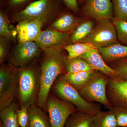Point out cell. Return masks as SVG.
I'll return each instance as SVG.
<instances>
[{
	"label": "cell",
	"instance_id": "cell-28",
	"mask_svg": "<svg viewBox=\"0 0 127 127\" xmlns=\"http://www.w3.org/2000/svg\"><path fill=\"white\" fill-rule=\"evenodd\" d=\"M109 110L115 114L118 127H127V109L112 106Z\"/></svg>",
	"mask_w": 127,
	"mask_h": 127
},
{
	"label": "cell",
	"instance_id": "cell-30",
	"mask_svg": "<svg viewBox=\"0 0 127 127\" xmlns=\"http://www.w3.org/2000/svg\"><path fill=\"white\" fill-rule=\"evenodd\" d=\"M16 117L20 127H28L29 125V115L28 108L21 106L16 111Z\"/></svg>",
	"mask_w": 127,
	"mask_h": 127
},
{
	"label": "cell",
	"instance_id": "cell-31",
	"mask_svg": "<svg viewBox=\"0 0 127 127\" xmlns=\"http://www.w3.org/2000/svg\"><path fill=\"white\" fill-rule=\"evenodd\" d=\"M10 41L5 37L0 38V63L2 64L5 61L9 51V43Z\"/></svg>",
	"mask_w": 127,
	"mask_h": 127
},
{
	"label": "cell",
	"instance_id": "cell-17",
	"mask_svg": "<svg viewBox=\"0 0 127 127\" xmlns=\"http://www.w3.org/2000/svg\"><path fill=\"white\" fill-rule=\"evenodd\" d=\"M96 71L66 73L61 76L71 86L79 91L87 84Z\"/></svg>",
	"mask_w": 127,
	"mask_h": 127
},
{
	"label": "cell",
	"instance_id": "cell-22",
	"mask_svg": "<svg viewBox=\"0 0 127 127\" xmlns=\"http://www.w3.org/2000/svg\"><path fill=\"white\" fill-rule=\"evenodd\" d=\"M16 28L9 20L7 15L2 11L0 12V36L10 41H15L17 39Z\"/></svg>",
	"mask_w": 127,
	"mask_h": 127
},
{
	"label": "cell",
	"instance_id": "cell-13",
	"mask_svg": "<svg viewBox=\"0 0 127 127\" xmlns=\"http://www.w3.org/2000/svg\"><path fill=\"white\" fill-rule=\"evenodd\" d=\"M106 95L112 106L127 109V80L109 78Z\"/></svg>",
	"mask_w": 127,
	"mask_h": 127
},
{
	"label": "cell",
	"instance_id": "cell-5",
	"mask_svg": "<svg viewBox=\"0 0 127 127\" xmlns=\"http://www.w3.org/2000/svg\"><path fill=\"white\" fill-rule=\"evenodd\" d=\"M109 78L96 71L87 84L79 91V93L87 101L98 103L109 110L112 106L106 95V87Z\"/></svg>",
	"mask_w": 127,
	"mask_h": 127
},
{
	"label": "cell",
	"instance_id": "cell-12",
	"mask_svg": "<svg viewBox=\"0 0 127 127\" xmlns=\"http://www.w3.org/2000/svg\"><path fill=\"white\" fill-rule=\"evenodd\" d=\"M51 17L28 19L18 22L16 26L18 43L35 41L42 31L43 25Z\"/></svg>",
	"mask_w": 127,
	"mask_h": 127
},
{
	"label": "cell",
	"instance_id": "cell-11",
	"mask_svg": "<svg viewBox=\"0 0 127 127\" xmlns=\"http://www.w3.org/2000/svg\"><path fill=\"white\" fill-rule=\"evenodd\" d=\"M70 33L52 29L42 31L35 42L45 53L63 49L70 41Z\"/></svg>",
	"mask_w": 127,
	"mask_h": 127
},
{
	"label": "cell",
	"instance_id": "cell-34",
	"mask_svg": "<svg viewBox=\"0 0 127 127\" xmlns=\"http://www.w3.org/2000/svg\"><path fill=\"white\" fill-rule=\"evenodd\" d=\"M84 1H85V0H77L78 2L79 5L83 4Z\"/></svg>",
	"mask_w": 127,
	"mask_h": 127
},
{
	"label": "cell",
	"instance_id": "cell-27",
	"mask_svg": "<svg viewBox=\"0 0 127 127\" xmlns=\"http://www.w3.org/2000/svg\"><path fill=\"white\" fill-rule=\"evenodd\" d=\"M115 17L127 21V0H111Z\"/></svg>",
	"mask_w": 127,
	"mask_h": 127
},
{
	"label": "cell",
	"instance_id": "cell-21",
	"mask_svg": "<svg viewBox=\"0 0 127 127\" xmlns=\"http://www.w3.org/2000/svg\"><path fill=\"white\" fill-rule=\"evenodd\" d=\"M93 127H118L113 112L101 110L93 115Z\"/></svg>",
	"mask_w": 127,
	"mask_h": 127
},
{
	"label": "cell",
	"instance_id": "cell-6",
	"mask_svg": "<svg viewBox=\"0 0 127 127\" xmlns=\"http://www.w3.org/2000/svg\"><path fill=\"white\" fill-rule=\"evenodd\" d=\"M97 22V25L81 42L91 43L97 49L117 43L116 28L109 20Z\"/></svg>",
	"mask_w": 127,
	"mask_h": 127
},
{
	"label": "cell",
	"instance_id": "cell-23",
	"mask_svg": "<svg viewBox=\"0 0 127 127\" xmlns=\"http://www.w3.org/2000/svg\"><path fill=\"white\" fill-rule=\"evenodd\" d=\"M17 104L14 102L0 111V120L5 127H20L17 119Z\"/></svg>",
	"mask_w": 127,
	"mask_h": 127
},
{
	"label": "cell",
	"instance_id": "cell-32",
	"mask_svg": "<svg viewBox=\"0 0 127 127\" xmlns=\"http://www.w3.org/2000/svg\"><path fill=\"white\" fill-rule=\"evenodd\" d=\"M68 9L75 13H77L79 11V5L77 0H61Z\"/></svg>",
	"mask_w": 127,
	"mask_h": 127
},
{
	"label": "cell",
	"instance_id": "cell-18",
	"mask_svg": "<svg viewBox=\"0 0 127 127\" xmlns=\"http://www.w3.org/2000/svg\"><path fill=\"white\" fill-rule=\"evenodd\" d=\"M28 109L29 127H51L49 119L41 108L34 104Z\"/></svg>",
	"mask_w": 127,
	"mask_h": 127
},
{
	"label": "cell",
	"instance_id": "cell-8",
	"mask_svg": "<svg viewBox=\"0 0 127 127\" xmlns=\"http://www.w3.org/2000/svg\"><path fill=\"white\" fill-rule=\"evenodd\" d=\"M58 8L57 0H37L14 14L13 18L14 20L19 22L33 18H51L56 14Z\"/></svg>",
	"mask_w": 127,
	"mask_h": 127
},
{
	"label": "cell",
	"instance_id": "cell-16",
	"mask_svg": "<svg viewBox=\"0 0 127 127\" xmlns=\"http://www.w3.org/2000/svg\"><path fill=\"white\" fill-rule=\"evenodd\" d=\"M79 25L77 18L70 13H65L57 18L51 29L66 33L73 32Z\"/></svg>",
	"mask_w": 127,
	"mask_h": 127
},
{
	"label": "cell",
	"instance_id": "cell-10",
	"mask_svg": "<svg viewBox=\"0 0 127 127\" xmlns=\"http://www.w3.org/2000/svg\"><path fill=\"white\" fill-rule=\"evenodd\" d=\"M81 11L84 15L98 21L112 20L113 6L111 0H85Z\"/></svg>",
	"mask_w": 127,
	"mask_h": 127
},
{
	"label": "cell",
	"instance_id": "cell-9",
	"mask_svg": "<svg viewBox=\"0 0 127 127\" xmlns=\"http://www.w3.org/2000/svg\"><path fill=\"white\" fill-rule=\"evenodd\" d=\"M40 49L35 41L18 43L9 57V63L16 67L27 65L38 57Z\"/></svg>",
	"mask_w": 127,
	"mask_h": 127
},
{
	"label": "cell",
	"instance_id": "cell-25",
	"mask_svg": "<svg viewBox=\"0 0 127 127\" xmlns=\"http://www.w3.org/2000/svg\"><path fill=\"white\" fill-rule=\"evenodd\" d=\"M64 48L68 52L67 58L72 59L80 57L89 51L95 48L91 43L77 42L67 45Z\"/></svg>",
	"mask_w": 127,
	"mask_h": 127
},
{
	"label": "cell",
	"instance_id": "cell-14",
	"mask_svg": "<svg viewBox=\"0 0 127 127\" xmlns=\"http://www.w3.org/2000/svg\"><path fill=\"white\" fill-rule=\"evenodd\" d=\"M80 57L86 60L95 70L99 71L110 78L117 77V72L107 65L98 52V49L93 48Z\"/></svg>",
	"mask_w": 127,
	"mask_h": 127
},
{
	"label": "cell",
	"instance_id": "cell-19",
	"mask_svg": "<svg viewBox=\"0 0 127 127\" xmlns=\"http://www.w3.org/2000/svg\"><path fill=\"white\" fill-rule=\"evenodd\" d=\"M63 65L66 73L96 71L86 60L80 57L72 59H68L66 57Z\"/></svg>",
	"mask_w": 127,
	"mask_h": 127
},
{
	"label": "cell",
	"instance_id": "cell-4",
	"mask_svg": "<svg viewBox=\"0 0 127 127\" xmlns=\"http://www.w3.org/2000/svg\"><path fill=\"white\" fill-rule=\"evenodd\" d=\"M18 68L10 63L0 68V111L14 102L18 92Z\"/></svg>",
	"mask_w": 127,
	"mask_h": 127
},
{
	"label": "cell",
	"instance_id": "cell-15",
	"mask_svg": "<svg viewBox=\"0 0 127 127\" xmlns=\"http://www.w3.org/2000/svg\"><path fill=\"white\" fill-rule=\"evenodd\" d=\"M98 50L106 63L127 57V46L118 43L101 48Z\"/></svg>",
	"mask_w": 127,
	"mask_h": 127
},
{
	"label": "cell",
	"instance_id": "cell-1",
	"mask_svg": "<svg viewBox=\"0 0 127 127\" xmlns=\"http://www.w3.org/2000/svg\"><path fill=\"white\" fill-rule=\"evenodd\" d=\"M62 50L45 53V55L41 63L40 90L36 102L37 105L44 110L51 89L64 69L63 62L66 57Z\"/></svg>",
	"mask_w": 127,
	"mask_h": 127
},
{
	"label": "cell",
	"instance_id": "cell-35",
	"mask_svg": "<svg viewBox=\"0 0 127 127\" xmlns=\"http://www.w3.org/2000/svg\"><path fill=\"white\" fill-rule=\"evenodd\" d=\"M0 127H5L4 125L3 124L1 121H0Z\"/></svg>",
	"mask_w": 127,
	"mask_h": 127
},
{
	"label": "cell",
	"instance_id": "cell-7",
	"mask_svg": "<svg viewBox=\"0 0 127 127\" xmlns=\"http://www.w3.org/2000/svg\"><path fill=\"white\" fill-rule=\"evenodd\" d=\"M51 127H64L68 117L77 111L71 103L61 100L53 95H49L46 103Z\"/></svg>",
	"mask_w": 127,
	"mask_h": 127
},
{
	"label": "cell",
	"instance_id": "cell-20",
	"mask_svg": "<svg viewBox=\"0 0 127 127\" xmlns=\"http://www.w3.org/2000/svg\"><path fill=\"white\" fill-rule=\"evenodd\" d=\"M93 115L77 111L68 117L64 127H93Z\"/></svg>",
	"mask_w": 127,
	"mask_h": 127
},
{
	"label": "cell",
	"instance_id": "cell-3",
	"mask_svg": "<svg viewBox=\"0 0 127 127\" xmlns=\"http://www.w3.org/2000/svg\"><path fill=\"white\" fill-rule=\"evenodd\" d=\"M53 91L58 98L71 103L77 111L94 115L101 111V104L87 101L79 91L68 83L62 76L58 78L53 84Z\"/></svg>",
	"mask_w": 127,
	"mask_h": 127
},
{
	"label": "cell",
	"instance_id": "cell-29",
	"mask_svg": "<svg viewBox=\"0 0 127 127\" xmlns=\"http://www.w3.org/2000/svg\"><path fill=\"white\" fill-rule=\"evenodd\" d=\"M115 66L112 67L118 73L117 77L127 80V57L116 61Z\"/></svg>",
	"mask_w": 127,
	"mask_h": 127
},
{
	"label": "cell",
	"instance_id": "cell-24",
	"mask_svg": "<svg viewBox=\"0 0 127 127\" xmlns=\"http://www.w3.org/2000/svg\"><path fill=\"white\" fill-rule=\"evenodd\" d=\"M92 21H88L79 25L72 32L70 41L73 43L81 42L90 34L94 28Z\"/></svg>",
	"mask_w": 127,
	"mask_h": 127
},
{
	"label": "cell",
	"instance_id": "cell-2",
	"mask_svg": "<svg viewBox=\"0 0 127 127\" xmlns=\"http://www.w3.org/2000/svg\"><path fill=\"white\" fill-rule=\"evenodd\" d=\"M18 98L21 106L28 108L37 101L40 87V70L33 65L18 68Z\"/></svg>",
	"mask_w": 127,
	"mask_h": 127
},
{
	"label": "cell",
	"instance_id": "cell-33",
	"mask_svg": "<svg viewBox=\"0 0 127 127\" xmlns=\"http://www.w3.org/2000/svg\"><path fill=\"white\" fill-rule=\"evenodd\" d=\"M32 0H7V3L12 8H18L30 2Z\"/></svg>",
	"mask_w": 127,
	"mask_h": 127
},
{
	"label": "cell",
	"instance_id": "cell-26",
	"mask_svg": "<svg viewBox=\"0 0 127 127\" xmlns=\"http://www.w3.org/2000/svg\"><path fill=\"white\" fill-rule=\"evenodd\" d=\"M117 32L118 39L123 44L127 46V21L117 17L112 19Z\"/></svg>",
	"mask_w": 127,
	"mask_h": 127
},
{
	"label": "cell",
	"instance_id": "cell-36",
	"mask_svg": "<svg viewBox=\"0 0 127 127\" xmlns=\"http://www.w3.org/2000/svg\"><path fill=\"white\" fill-rule=\"evenodd\" d=\"M28 127H29V125H28Z\"/></svg>",
	"mask_w": 127,
	"mask_h": 127
}]
</instances>
